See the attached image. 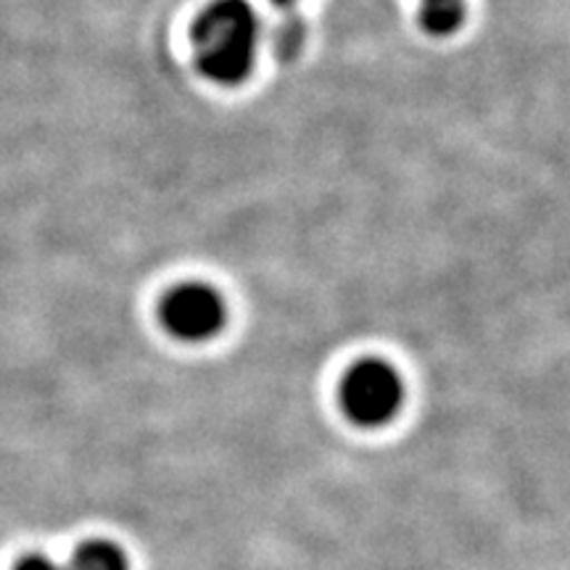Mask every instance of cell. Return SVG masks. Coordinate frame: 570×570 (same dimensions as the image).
<instances>
[{
    "mask_svg": "<svg viewBox=\"0 0 570 570\" xmlns=\"http://www.w3.org/2000/svg\"><path fill=\"white\" fill-rule=\"evenodd\" d=\"M159 317L180 341H209L223 331L227 309L223 296L206 283H183L164 296Z\"/></svg>",
    "mask_w": 570,
    "mask_h": 570,
    "instance_id": "3",
    "label": "cell"
},
{
    "mask_svg": "<svg viewBox=\"0 0 570 570\" xmlns=\"http://www.w3.org/2000/svg\"><path fill=\"white\" fill-rule=\"evenodd\" d=\"M402 377L383 360L356 362L341 386V404L356 425H386L402 407Z\"/></svg>",
    "mask_w": 570,
    "mask_h": 570,
    "instance_id": "2",
    "label": "cell"
},
{
    "mask_svg": "<svg viewBox=\"0 0 570 570\" xmlns=\"http://www.w3.org/2000/svg\"><path fill=\"white\" fill-rule=\"evenodd\" d=\"M273 3H277V6H291V3H296V0H273Z\"/></svg>",
    "mask_w": 570,
    "mask_h": 570,
    "instance_id": "7",
    "label": "cell"
},
{
    "mask_svg": "<svg viewBox=\"0 0 570 570\" xmlns=\"http://www.w3.org/2000/svg\"><path fill=\"white\" fill-rule=\"evenodd\" d=\"M196 67L206 80L225 85L244 82L252 75L259 46V19L246 0H214L198 13L190 30Z\"/></svg>",
    "mask_w": 570,
    "mask_h": 570,
    "instance_id": "1",
    "label": "cell"
},
{
    "mask_svg": "<svg viewBox=\"0 0 570 570\" xmlns=\"http://www.w3.org/2000/svg\"><path fill=\"white\" fill-rule=\"evenodd\" d=\"M465 0H420V27L428 35L446 38L465 21Z\"/></svg>",
    "mask_w": 570,
    "mask_h": 570,
    "instance_id": "4",
    "label": "cell"
},
{
    "mask_svg": "<svg viewBox=\"0 0 570 570\" xmlns=\"http://www.w3.org/2000/svg\"><path fill=\"white\" fill-rule=\"evenodd\" d=\"M69 570H127V558L111 541H85L77 547Z\"/></svg>",
    "mask_w": 570,
    "mask_h": 570,
    "instance_id": "5",
    "label": "cell"
},
{
    "mask_svg": "<svg viewBox=\"0 0 570 570\" xmlns=\"http://www.w3.org/2000/svg\"><path fill=\"white\" fill-rule=\"evenodd\" d=\"M13 570H63L61 566H56L51 558H42V554H30L19 562Z\"/></svg>",
    "mask_w": 570,
    "mask_h": 570,
    "instance_id": "6",
    "label": "cell"
}]
</instances>
